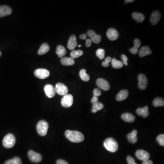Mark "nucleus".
Masks as SVG:
<instances>
[{
	"label": "nucleus",
	"mask_w": 164,
	"mask_h": 164,
	"mask_svg": "<svg viewBox=\"0 0 164 164\" xmlns=\"http://www.w3.org/2000/svg\"><path fill=\"white\" fill-rule=\"evenodd\" d=\"M65 135L70 141L74 143L81 142L84 139L83 134L78 131L67 130L65 132Z\"/></svg>",
	"instance_id": "obj_1"
},
{
	"label": "nucleus",
	"mask_w": 164,
	"mask_h": 164,
	"mask_svg": "<svg viewBox=\"0 0 164 164\" xmlns=\"http://www.w3.org/2000/svg\"><path fill=\"white\" fill-rule=\"evenodd\" d=\"M103 146L106 149L111 152H116L119 148V145L116 140L113 138H108L105 139L103 143Z\"/></svg>",
	"instance_id": "obj_2"
},
{
	"label": "nucleus",
	"mask_w": 164,
	"mask_h": 164,
	"mask_svg": "<svg viewBox=\"0 0 164 164\" xmlns=\"http://www.w3.org/2000/svg\"><path fill=\"white\" fill-rule=\"evenodd\" d=\"M16 137L12 134H8L3 139V145L6 148H11L16 143Z\"/></svg>",
	"instance_id": "obj_3"
},
{
	"label": "nucleus",
	"mask_w": 164,
	"mask_h": 164,
	"mask_svg": "<svg viewBox=\"0 0 164 164\" xmlns=\"http://www.w3.org/2000/svg\"><path fill=\"white\" fill-rule=\"evenodd\" d=\"M49 125L47 121L41 120L38 122L37 125V130L39 135L44 136L47 135Z\"/></svg>",
	"instance_id": "obj_4"
},
{
	"label": "nucleus",
	"mask_w": 164,
	"mask_h": 164,
	"mask_svg": "<svg viewBox=\"0 0 164 164\" xmlns=\"http://www.w3.org/2000/svg\"><path fill=\"white\" fill-rule=\"evenodd\" d=\"M73 102V96L70 94L64 96L61 100V104L65 108H69L72 105Z\"/></svg>",
	"instance_id": "obj_5"
},
{
	"label": "nucleus",
	"mask_w": 164,
	"mask_h": 164,
	"mask_svg": "<svg viewBox=\"0 0 164 164\" xmlns=\"http://www.w3.org/2000/svg\"><path fill=\"white\" fill-rule=\"evenodd\" d=\"M34 75L38 79L43 80L49 76V71L46 69L38 68L34 71Z\"/></svg>",
	"instance_id": "obj_6"
},
{
	"label": "nucleus",
	"mask_w": 164,
	"mask_h": 164,
	"mask_svg": "<svg viewBox=\"0 0 164 164\" xmlns=\"http://www.w3.org/2000/svg\"><path fill=\"white\" fill-rule=\"evenodd\" d=\"M55 89L56 92L60 96H65L68 94V91L67 87L61 83H58L56 84Z\"/></svg>",
	"instance_id": "obj_7"
},
{
	"label": "nucleus",
	"mask_w": 164,
	"mask_h": 164,
	"mask_svg": "<svg viewBox=\"0 0 164 164\" xmlns=\"http://www.w3.org/2000/svg\"><path fill=\"white\" fill-rule=\"evenodd\" d=\"M28 155L30 160L33 162L39 163L42 160L41 154L32 150L28 151Z\"/></svg>",
	"instance_id": "obj_8"
},
{
	"label": "nucleus",
	"mask_w": 164,
	"mask_h": 164,
	"mask_svg": "<svg viewBox=\"0 0 164 164\" xmlns=\"http://www.w3.org/2000/svg\"><path fill=\"white\" fill-rule=\"evenodd\" d=\"M138 86L140 89L144 90L147 86L148 80L146 76L144 74H139L138 77Z\"/></svg>",
	"instance_id": "obj_9"
},
{
	"label": "nucleus",
	"mask_w": 164,
	"mask_h": 164,
	"mask_svg": "<svg viewBox=\"0 0 164 164\" xmlns=\"http://www.w3.org/2000/svg\"><path fill=\"white\" fill-rule=\"evenodd\" d=\"M87 35L93 42L96 44L100 43L101 41V36L97 34L95 31L92 30H88L87 32Z\"/></svg>",
	"instance_id": "obj_10"
},
{
	"label": "nucleus",
	"mask_w": 164,
	"mask_h": 164,
	"mask_svg": "<svg viewBox=\"0 0 164 164\" xmlns=\"http://www.w3.org/2000/svg\"><path fill=\"white\" fill-rule=\"evenodd\" d=\"M106 35L107 37L111 41L117 40L119 37L117 30L114 28H109L107 31Z\"/></svg>",
	"instance_id": "obj_11"
},
{
	"label": "nucleus",
	"mask_w": 164,
	"mask_h": 164,
	"mask_svg": "<svg viewBox=\"0 0 164 164\" xmlns=\"http://www.w3.org/2000/svg\"><path fill=\"white\" fill-rule=\"evenodd\" d=\"M96 84L100 88L105 91H108L110 88L109 82L102 78L98 79L96 81Z\"/></svg>",
	"instance_id": "obj_12"
},
{
	"label": "nucleus",
	"mask_w": 164,
	"mask_h": 164,
	"mask_svg": "<svg viewBox=\"0 0 164 164\" xmlns=\"http://www.w3.org/2000/svg\"><path fill=\"white\" fill-rule=\"evenodd\" d=\"M44 92L47 97L52 98L55 96L56 91L55 88L51 84H47L44 86Z\"/></svg>",
	"instance_id": "obj_13"
},
{
	"label": "nucleus",
	"mask_w": 164,
	"mask_h": 164,
	"mask_svg": "<svg viewBox=\"0 0 164 164\" xmlns=\"http://www.w3.org/2000/svg\"><path fill=\"white\" fill-rule=\"evenodd\" d=\"M135 154L138 159L143 162L149 160L150 157V154L148 152L142 150H137Z\"/></svg>",
	"instance_id": "obj_14"
},
{
	"label": "nucleus",
	"mask_w": 164,
	"mask_h": 164,
	"mask_svg": "<svg viewBox=\"0 0 164 164\" xmlns=\"http://www.w3.org/2000/svg\"><path fill=\"white\" fill-rule=\"evenodd\" d=\"M161 18V14L158 11H155L150 16V21L153 25H156L159 22Z\"/></svg>",
	"instance_id": "obj_15"
},
{
	"label": "nucleus",
	"mask_w": 164,
	"mask_h": 164,
	"mask_svg": "<svg viewBox=\"0 0 164 164\" xmlns=\"http://www.w3.org/2000/svg\"><path fill=\"white\" fill-rule=\"evenodd\" d=\"M12 13V9L10 6L4 5L0 6V18L10 15Z\"/></svg>",
	"instance_id": "obj_16"
},
{
	"label": "nucleus",
	"mask_w": 164,
	"mask_h": 164,
	"mask_svg": "<svg viewBox=\"0 0 164 164\" xmlns=\"http://www.w3.org/2000/svg\"><path fill=\"white\" fill-rule=\"evenodd\" d=\"M78 43L77 41V37L74 35L71 36L69 38L67 47L69 50H73L77 46Z\"/></svg>",
	"instance_id": "obj_17"
},
{
	"label": "nucleus",
	"mask_w": 164,
	"mask_h": 164,
	"mask_svg": "<svg viewBox=\"0 0 164 164\" xmlns=\"http://www.w3.org/2000/svg\"><path fill=\"white\" fill-rule=\"evenodd\" d=\"M129 95V91L127 89H123L120 91L116 96L117 100L121 101L126 100Z\"/></svg>",
	"instance_id": "obj_18"
},
{
	"label": "nucleus",
	"mask_w": 164,
	"mask_h": 164,
	"mask_svg": "<svg viewBox=\"0 0 164 164\" xmlns=\"http://www.w3.org/2000/svg\"><path fill=\"white\" fill-rule=\"evenodd\" d=\"M122 119L125 122L132 123L135 120V117L134 115L131 113H123L121 115Z\"/></svg>",
	"instance_id": "obj_19"
},
{
	"label": "nucleus",
	"mask_w": 164,
	"mask_h": 164,
	"mask_svg": "<svg viewBox=\"0 0 164 164\" xmlns=\"http://www.w3.org/2000/svg\"><path fill=\"white\" fill-rule=\"evenodd\" d=\"M152 51L148 46H143L139 51V55L140 57H143L151 54Z\"/></svg>",
	"instance_id": "obj_20"
},
{
	"label": "nucleus",
	"mask_w": 164,
	"mask_h": 164,
	"mask_svg": "<svg viewBox=\"0 0 164 164\" xmlns=\"http://www.w3.org/2000/svg\"><path fill=\"white\" fill-rule=\"evenodd\" d=\"M61 63L63 65L71 66L75 64V61L71 57H64L61 58Z\"/></svg>",
	"instance_id": "obj_21"
},
{
	"label": "nucleus",
	"mask_w": 164,
	"mask_h": 164,
	"mask_svg": "<svg viewBox=\"0 0 164 164\" xmlns=\"http://www.w3.org/2000/svg\"><path fill=\"white\" fill-rule=\"evenodd\" d=\"M149 107L145 106L143 108H139L137 109L136 113L139 115H142L143 117L146 118L148 116L149 112L148 111Z\"/></svg>",
	"instance_id": "obj_22"
},
{
	"label": "nucleus",
	"mask_w": 164,
	"mask_h": 164,
	"mask_svg": "<svg viewBox=\"0 0 164 164\" xmlns=\"http://www.w3.org/2000/svg\"><path fill=\"white\" fill-rule=\"evenodd\" d=\"M134 46L130 49V51L133 54H136L139 52V48L141 45V41L138 38H136L134 41Z\"/></svg>",
	"instance_id": "obj_23"
},
{
	"label": "nucleus",
	"mask_w": 164,
	"mask_h": 164,
	"mask_svg": "<svg viewBox=\"0 0 164 164\" xmlns=\"http://www.w3.org/2000/svg\"><path fill=\"white\" fill-rule=\"evenodd\" d=\"M137 135V131L135 130H133L131 133L127 135L129 141L132 144L136 143L138 140Z\"/></svg>",
	"instance_id": "obj_24"
},
{
	"label": "nucleus",
	"mask_w": 164,
	"mask_h": 164,
	"mask_svg": "<svg viewBox=\"0 0 164 164\" xmlns=\"http://www.w3.org/2000/svg\"><path fill=\"white\" fill-rule=\"evenodd\" d=\"M50 50V47L49 44L47 43H44L41 45L38 51V54L41 55H44L49 52Z\"/></svg>",
	"instance_id": "obj_25"
},
{
	"label": "nucleus",
	"mask_w": 164,
	"mask_h": 164,
	"mask_svg": "<svg viewBox=\"0 0 164 164\" xmlns=\"http://www.w3.org/2000/svg\"><path fill=\"white\" fill-rule=\"evenodd\" d=\"M67 51L65 48L62 45H58L57 48L56 54L59 57H63L66 54Z\"/></svg>",
	"instance_id": "obj_26"
},
{
	"label": "nucleus",
	"mask_w": 164,
	"mask_h": 164,
	"mask_svg": "<svg viewBox=\"0 0 164 164\" xmlns=\"http://www.w3.org/2000/svg\"><path fill=\"white\" fill-rule=\"evenodd\" d=\"M132 17L135 20L139 22H143L145 19V16L144 14L136 12L133 13Z\"/></svg>",
	"instance_id": "obj_27"
},
{
	"label": "nucleus",
	"mask_w": 164,
	"mask_h": 164,
	"mask_svg": "<svg viewBox=\"0 0 164 164\" xmlns=\"http://www.w3.org/2000/svg\"><path fill=\"white\" fill-rule=\"evenodd\" d=\"M111 64L114 68L119 69L123 67V64L122 61L117 60L115 58L111 59Z\"/></svg>",
	"instance_id": "obj_28"
},
{
	"label": "nucleus",
	"mask_w": 164,
	"mask_h": 164,
	"mask_svg": "<svg viewBox=\"0 0 164 164\" xmlns=\"http://www.w3.org/2000/svg\"><path fill=\"white\" fill-rule=\"evenodd\" d=\"M80 76L82 80L84 82H88L90 80V77L86 73V70L82 69L80 72Z\"/></svg>",
	"instance_id": "obj_29"
},
{
	"label": "nucleus",
	"mask_w": 164,
	"mask_h": 164,
	"mask_svg": "<svg viewBox=\"0 0 164 164\" xmlns=\"http://www.w3.org/2000/svg\"><path fill=\"white\" fill-rule=\"evenodd\" d=\"M104 108V105L101 102H98L96 103L93 104L92 106V112L93 113H96L99 110H101Z\"/></svg>",
	"instance_id": "obj_30"
},
{
	"label": "nucleus",
	"mask_w": 164,
	"mask_h": 164,
	"mask_svg": "<svg viewBox=\"0 0 164 164\" xmlns=\"http://www.w3.org/2000/svg\"><path fill=\"white\" fill-rule=\"evenodd\" d=\"M83 54H84V52L81 50H78L77 51L73 50L70 53V57L73 59H75L81 56Z\"/></svg>",
	"instance_id": "obj_31"
},
{
	"label": "nucleus",
	"mask_w": 164,
	"mask_h": 164,
	"mask_svg": "<svg viewBox=\"0 0 164 164\" xmlns=\"http://www.w3.org/2000/svg\"><path fill=\"white\" fill-rule=\"evenodd\" d=\"M153 105L155 107H160V106H164V99L160 97H157L154 100Z\"/></svg>",
	"instance_id": "obj_32"
},
{
	"label": "nucleus",
	"mask_w": 164,
	"mask_h": 164,
	"mask_svg": "<svg viewBox=\"0 0 164 164\" xmlns=\"http://www.w3.org/2000/svg\"><path fill=\"white\" fill-rule=\"evenodd\" d=\"M4 164H22V162L19 157H15L13 159L7 160Z\"/></svg>",
	"instance_id": "obj_33"
},
{
	"label": "nucleus",
	"mask_w": 164,
	"mask_h": 164,
	"mask_svg": "<svg viewBox=\"0 0 164 164\" xmlns=\"http://www.w3.org/2000/svg\"><path fill=\"white\" fill-rule=\"evenodd\" d=\"M96 54L100 59H103L105 57V51L102 49H99L96 51Z\"/></svg>",
	"instance_id": "obj_34"
},
{
	"label": "nucleus",
	"mask_w": 164,
	"mask_h": 164,
	"mask_svg": "<svg viewBox=\"0 0 164 164\" xmlns=\"http://www.w3.org/2000/svg\"><path fill=\"white\" fill-rule=\"evenodd\" d=\"M157 141L161 146H164V135L162 134L158 135L157 137Z\"/></svg>",
	"instance_id": "obj_35"
},
{
	"label": "nucleus",
	"mask_w": 164,
	"mask_h": 164,
	"mask_svg": "<svg viewBox=\"0 0 164 164\" xmlns=\"http://www.w3.org/2000/svg\"><path fill=\"white\" fill-rule=\"evenodd\" d=\"M111 57H106L103 62L102 65L104 67H108L109 65V63L111 61Z\"/></svg>",
	"instance_id": "obj_36"
},
{
	"label": "nucleus",
	"mask_w": 164,
	"mask_h": 164,
	"mask_svg": "<svg viewBox=\"0 0 164 164\" xmlns=\"http://www.w3.org/2000/svg\"><path fill=\"white\" fill-rule=\"evenodd\" d=\"M127 162L128 164H137L135 162L134 159L131 156H128L127 157Z\"/></svg>",
	"instance_id": "obj_37"
},
{
	"label": "nucleus",
	"mask_w": 164,
	"mask_h": 164,
	"mask_svg": "<svg viewBox=\"0 0 164 164\" xmlns=\"http://www.w3.org/2000/svg\"><path fill=\"white\" fill-rule=\"evenodd\" d=\"M93 93H94V96H97V97L101 96L102 95L101 91L99 88H95L93 91Z\"/></svg>",
	"instance_id": "obj_38"
},
{
	"label": "nucleus",
	"mask_w": 164,
	"mask_h": 164,
	"mask_svg": "<svg viewBox=\"0 0 164 164\" xmlns=\"http://www.w3.org/2000/svg\"><path fill=\"white\" fill-rule=\"evenodd\" d=\"M121 59L123 60V64L125 65V66L128 65V58H127V56H125V55L123 54L121 56Z\"/></svg>",
	"instance_id": "obj_39"
},
{
	"label": "nucleus",
	"mask_w": 164,
	"mask_h": 164,
	"mask_svg": "<svg viewBox=\"0 0 164 164\" xmlns=\"http://www.w3.org/2000/svg\"><path fill=\"white\" fill-rule=\"evenodd\" d=\"M57 164H69L65 160L59 159L57 161Z\"/></svg>",
	"instance_id": "obj_40"
},
{
	"label": "nucleus",
	"mask_w": 164,
	"mask_h": 164,
	"mask_svg": "<svg viewBox=\"0 0 164 164\" xmlns=\"http://www.w3.org/2000/svg\"><path fill=\"white\" fill-rule=\"evenodd\" d=\"M99 100V99H98V97L97 96H93V98H92V100H91V102L93 104L94 103H97Z\"/></svg>",
	"instance_id": "obj_41"
},
{
	"label": "nucleus",
	"mask_w": 164,
	"mask_h": 164,
	"mask_svg": "<svg viewBox=\"0 0 164 164\" xmlns=\"http://www.w3.org/2000/svg\"><path fill=\"white\" fill-rule=\"evenodd\" d=\"M92 41H91L90 39H86V46L88 48L91 46V44H92Z\"/></svg>",
	"instance_id": "obj_42"
},
{
	"label": "nucleus",
	"mask_w": 164,
	"mask_h": 164,
	"mask_svg": "<svg viewBox=\"0 0 164 164\" xmlns=\"http://www.w3.org/2000/svg\"><path fill=\"white\" fill-rule=\"evenodd\" d=\"M142 164H153V163L152 161L149 159L146 161H144Z\"/></svg>",
	"instance_id": "obj_43"
},
{
	"label": "nucleus",
	"mask_w": 164,
	"mask_h": 164,
	"mask_svg": "<svg viewBox=\"0 0 164 164\" xmlns=\"http://www.w3.org/2000/svg\"><path fill=\"white\" fill-rule=\"evenodd\" d=\"M80 38L81 39L85 40L87 38V35L84 33L80 35Z\"/></svg>",
	"instance_id": "obj_44"
},
{
	"label": "nucleus",
	"mask_w": 164,
	"mask_h": 164,
	"mask_svg": "<svg viewBox=\"0 0 164 164\" xmlns=\"http://www.w3.org/2000/svg\"><path fill=\"white\" fill-rule=\"evenodd\" d=\"M134 1V0H126V1H125V2L127 3L133 2Z\"/></svg>",
	"instance_id": "obj_45"
},
{
	"label": "nucleus",
	"mask_w": 164,
	"mask_h": 164,
	"mask_svg": "<svg viewBox=\"0 0 164 164\" xmlns=\"http://www.w3.org/2000/svg\"><path fill=\"white\" fill-rule=\"evenodd\" d=\"M2 52H0V57H1V56H2Z\"/></svg>",
	"instance_id": "obj_46"
},
{
	"label": "nucleus",
	"mask_w": 164,
	"mask_h": 164,
	"mask_svg": "<svg viewBox=\"0 0 164 164\" xmlns=\"http://www.w3.org/2000/svg\"><path fill=\"white\" fill-rule=\"evenodd\" d=\"M81 47V45H79V48H80Z\"/></svg>",
	"instance_id": "obj_47"
}]
</instances>
